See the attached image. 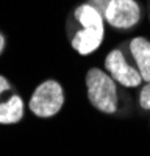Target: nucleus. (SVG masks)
Listing matches in <instances>:
<instances>
[{"mask_svg": "<svg viewBox=\"0 0 150 156\" xmlns=\"http://www.w3.org/2000/svg\"><path fill=\"white\" fill-rule=\"evenodd\" d=\"M86 89L91 105L105 114H112L117 109L116 81L108 72L92 67L86 73Z\"/></svg>", "mask_w": 150, "mask_h": 156, "instance_id": "nucleus-1", "label": "nucleus"}, {"mask_svg": "<svg viewBox=\"0 0 150 156\" xmlns=\"http://www.w3.org/2000/svg\"><path fill=\"white\" fill-rule=\"evenodd\" d=\"M105 27H83L72 39V47L80 55H91L103 41Z\"/></svg>", "mask_w": 150, "mask_h": 156, "instance_id": "nucleus-5", "label": "nucleus"}, {"mask_svg": "<svg viewBox=\"0 0 150 156\" xmlns=\"http://www.w3.org/2000/svg\"><path fill=\"white\" fill-rule=\"evenodd\" d=\"M9 87H11L9 81L6 80L3 75H0V94H3V92H6V90H9Z\"/></svg>", "mask_w": 150, "mask_h": 156, "instance_id": "nucleus-10", "label": "nucleus"}, {"mask_svg": "<svg viewBox=\"0 0 150 156\" xmlns=\"http://www.w3.org/2000/svg\"><path fill=\"white\" fill-rule=\"evenodd\" d=\"M139 105L142 109H150V81L144 84L139 92Z\"/></svg>", "mask_w": 150, "mask_h": 156, "instance_id": "nucleus-9", "label": "nucleus"}, {"mask_svg": "<svg viewBox=\"0 0 150 156\" xmlns=\"http://www.w3.org/2000/svg\"><path fill=\"white\" fill-rule=\"evenodd\" d=\"M64 105V90L55 80H47L34 89L30 98V111L38 117H52Z\"/></svg>", "mask_w": 150, "mask_h": 156, "instance_id": "nucleus-2", "label": "nucleus"}, {"mask_svg": "<svg viewBox=\"0 0 150 156\" xmlns=\"http://www.w3.org/2000/svg\"><path fill=\"white\" fill-rule=\"evenodd\" d=\"M105 69L112 76L116 83L125 86V87H136L144 80L136 67H131L127 62L123 51L120 48L111 50L105 58Z\"/></svg>", "mask_w": 150, "mask_h": 156, "instance_id": "nucleus-4", "label": "nucleus"}, {"mask_svg": "<svg viewBox=\"0 0 150 156\" xmlns=\"http://www.w3.org/2000/svg\"><path fill=\"white\" fill-rule=\"evenodd\" d=\"M103 17L111 27L128 30L139 22L141 8L136 0H108Z\"/></svg>", "mask_w": 150, "mask_h": 156, "instance_id": "nucleus-3", "label": "nucleus"}, {"mask_svg": "<svg viewBox=\"0 0 150 156\" xmlns=\"http://www.w3.org/2000/svg\"><path fill=\"white\" fill-rule=\"evenodd\" d=\"M73 16L81 23V27H103V14L91 3L80 5L75 9Z\"/></svg>", "mask_w": 150, "mask_h": 156, "instance_id": "nucleus-8", "label": "nucleus"}, {"mask_svg": "<svg viewBox=\"0 0 150 156\" xmlns=\"http://www.w3.org/2000/svg\"><path fill=\"white\" fill-rule=\"evenodd\" d=\"M130 51L138 66L142 80L150 81V41L145 37H133L130 41Z\"/></svg>", "mask_w": 150, "mask_h": 156, "instance_id": "nucleus-6", "label": "nucleus"}, {"mask_svg": "<svg viewBox=\"0 0 150 156\" xmlns=\"http://www.w3.org/2000/svg\"><path fill=\"white\" fill-rule=\"evenodd\" d=\"M3 48H5V37L2 36V33H0V55H2Z\"/></svg>", "mask_w": 150, "mask_h": 156, "instance_id": "nucleus-11", "label": "nucleus"}, {"mask_svg": "<svg viewBox=\"0 0 150 156\" xmlns=\"http://www.w3.org/2000/svg\"><path fill=\"white\" fill-rule=\"evenodd\" d=\"M23 117V101L19 95H12L5 103H0V123H17Z\"/></svg>", "mask_w": 150, "mask_h": 156, "instance_id": "nucleus-7", "label": "nucleus"}]
</instances>
